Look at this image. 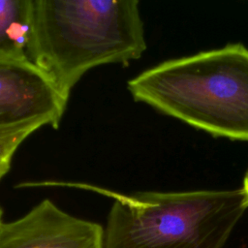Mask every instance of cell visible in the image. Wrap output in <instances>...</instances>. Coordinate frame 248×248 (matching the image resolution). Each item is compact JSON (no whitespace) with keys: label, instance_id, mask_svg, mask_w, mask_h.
<instances>
[{"label":"cell","instance_id":"obj_1","mask_svg":"<svg viewBox=\"0 0 248 248\" xmlns=\"http://www.w3.org/2000/svg\"><path fill=\"white\" fill-rule=\"evenodd\" d=\"M146 46L137 0H32L27 59L68 99L86 72L127 66Z\"/></svg>","mask_w":248,"mask_h":248},{"label":"cell","instance_id":"obj_7","mask_svg":"<svg viewBox=\"0 0 248 248\" xmlns=\"http://www.w3.org/2000/svg\"><path fill=\"white\" fill-rule=\"evenodd\" d=\"M33 133L32 130H25L0 135V155L13 157L19 145Z\"/></svg>","mask_w":248,"mask_h":248},{"label":"cell","instance_id":"obj_8","mask_svg":"<svg viewBox=\"0 0 248 248\" xmlns=\"http://www.w3.org/2000/svg\"><path fill=\"white\" fill-rule=\"evenodd\" d=\"M13 157L0 155V179L10 170Z\"/></svg>","mask_w":248,"mask_h":248},{"label":"cell","instance_id":"obj_3","mask_svg":"<svg viewBox=\"0 0 248 248\" xmlns=\"http://www.w3.org/2000/svg\"><path fill=\"white\" fill-rule=\"evenodd\" d=\"M134 100L215 137L248 141V48L164 61L127 82Z\"/></svg>","mask_w":248,"mask_h":248},{"label":"cell","instance_id":"obj_5","mask_svg":"<svg viewBox=\"0 0 248 248\" xmlns=\"http://www.w3.org/2000/svg\"><path fill=\"white\" fill-rule=\"evenodd\" d=\"M104 229L45 199L24 216L0 222V248H103Z\"/></svg>","mask_w":248,"mask_h":248},{"label":"cell","instance_id":"obj_10","mask_svg":"<svg viewBox=\"0 0 248 248\" xmlns=\"http://www.w3.org/2000/svg\"><path fill=\"white\" fill-rule=\"evenodd\" d=\"M2 216H3V209H2V207L0 205V222L2 221Z\"/></svg>","mask_w":248,"mask_h":248},{"label":"cell","instance_id":"obj_6","mask_svg":"<svg viewBox=\"0 0 248 248\" xmlns=\"http://www.w3.org/2000/svg\"><path fill=\"white\" fill-rule=\"evenodd\" d=\"M32 0H0V56L27 59Z\"/></svg>","mask_w":248,"mask_h":248},{"label":"cell","instance_id":"obj_2","mask_svg":"<svg viewBox=\"0 0 248 248\" xmlns=\"http://www.w3.org/2000/svg\"><path fill=\"white\" fill-rule=\"evenodd\" d=\"M113 199L103 248H223L248 208L242 188L124 195L84 183L45 181Z\"/></svg>","mask_w":248,"mask_h":248},{"label":"cell","instance_id":"obj_4","mask_svg":"<svg viewBox=\"0 0 248 248\" xmlns=\"http://www.w3.org/2000/svg\"><path fill=\"white\" fill-rule=\"evenodd\" d=\"M68 98L28 60L0 56V135L59 127Z\"/></svg>","mask_w":248,"mask_h":248},{"label":"cell","instance_id":"obj_9","mask_svg":"<svg viewBox=\"0 0 248 248\" xmlns=\"http://www.w3.org/2000/svg\"><path fill=\"white\" fill-rule=\"evenodd\" d=\"M242 189L244 190L246 196H247V199H248V170L244 176V179H243V187Z\"/></svg>","mask_w":248,"mask_h":248}]
</instances>
